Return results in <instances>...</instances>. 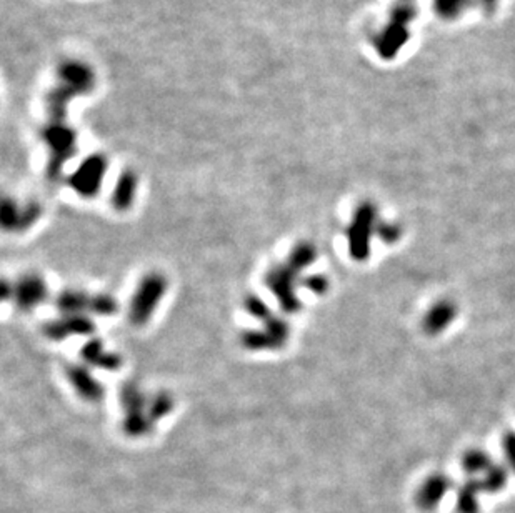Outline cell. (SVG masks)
<instances>
[{"label":"cell","mask_w":515,"mask_h":513,"mask_svg":"<svg viewBox=\"0 0 515 513\" xmlns=\"http://www.w3.org/2000/svg\"><path fill=\"white\" fill-rule=\"evenodd\" d=\"M417 17L416 0H397L390 9L389 22L374 37V47L383 60H392L407 44L409 25Z\"/></svg>","instance_id":"1"},{"label":"cell","mask_w":515,"mask_h":513,"mask_svg":"<svg viewBox=\"0 0 515 513\" xmlns=\"http://www.w3.org/2000/svg\"><path fill=\"white\" fill-rule=\"evenodd\" d=\"M377 228V208L370 202H362L355 208L350 225L347 227L348 252L354 260H367L370 254V237Z\"/></svg>","instance_id":"2"},{"label":"cell","mask_w":515,"mask_h":513,"mask_svg":"<svg viewBox=\"0 0 515 513\" xmlns=\"http://www.w3.org/2000/svg\"><path fill=\"white\" fill-rule=\"evenodd\" d=\"M167 290V280L160 274H149L139 283L129 305V318L134 325H144L152 317L158 302Z\"/></svg>","instance_id":"3"},{"label":"cell","mask_w":515,"mask_h":513,"mask_svg":"<svg viewBox=\"0 0 515 513\" xmlns=\"http://www.w3.org/2000/svg\"><path fill=\"white\" fill-rule=\"evenodd\" d=\"M42 137L50 150L47 167L49 177L56 180L62 172L64 163L71 160L75 154V132L69 126H65V122H49L42 130Z\"/></svg>","instance_id":"4"},{"label":"cell","mask_w":515,"mask_h":513,"mask_svg":"<svg viewBox=\"0 0 515 513\" xmlns=\"http://www.w3.org/2000/svg\"><path fill=\"white\" fill-rule=\"evenodd\" d=\"M107 172V160L104 155H91L80 163L79 169L75 170L69 178V185L79 193L80 197L91 198L99 193L102 187L104 175Z\"/></svg>","instance_id":"5"},{"label":"cell","mask_w":515,"mask_h":513,"mask_svg":"<svg viewBox=\"0 0 515 513\" xmlns=\"http://www.w3.org/2000/svg\"><path fill=\"white\" fill-rule=\"evenodd\" d=\"M297 272L289 265H277L270 268L265 275V283L277 297L285 312L294 313L299 310L300 302L296 295Z\"/></svg>","instance_id":"6"},{"label":"cell","mask_w":515,"mask_h":513,"mask_svg":"<svg viewBox=\"0 0 515 513\" xmlns=\"http://www.w3.org/2000/svg\"><path fill=\"white\" fill-rule=\"evenodd\" d=\"M47 295L45 282L38 275H25L12 285V297L21 309H32Z\"/></svg>","instance_id":"7"},{"label":"cell","mask_w":515,"mask_h":513,"mask_svg":"<svg viewBox=\"0 0 515 513\" xmlns=\"http://www.w3.org/2000/svg\"><path fill=\"white\" fill-rule=\"evenodd\" d=\"M457 312H459V309L452 300H439L433 303L429 312L425 313L424 320H422V329L429 335H437L455 320Z\"/></svg>","instance_id":"8"},{"label":"cell","mask_w":515,"mask_h":513,"mask_svg":"<svg viewBox=\"0 0 515 513\" xmlns=\"http://www.w3.org/2000/svg\"><path fill=\"white\" fill-rule=\"evenodd\" d=\"M452 487V481L442 473H433L422 484L416 495V503L422 510H432L433 507L440 503L445 493Z\"/></svg>","instance_id":"9"},{"label":"cell","mask_w":515,"mask_h":513,"mask_svg":"<svg viewBox=\"0 0 515 513\" xmlns=\"http://www.w3.org/2000/svg\"><path fill=\"white\" fill-rule=\"evenodd\" d=\"M94 325L84 315H65L64 318L56 322H49L45 325L44 332L47 333L50 338L53 340H64L65 337L71 335H85V333H91Z\"/></svg>","instance_id":"10"},{"label":"cell","mask_w":515,"mask_h":513,"mask_svg":"<svg viewBox=\"0 0 515 513\" xmlns=\"http://www.w3.org/2000/svg\"><path fill=\"white\" fill-rule=\"evenodd\" d=\"M67 375L72 387L75 388V392L82 396V398L91 400V402L102 398V385L97 382L94 377L91 375V372L82 367V365H71V367L67 368Z\"/></svg>","instance_id":"11"},{"label":"cell","mask_w":515,"mask_h":513,"mask_svg":"<svg viewBox=\"0 0 515 513\" xmlns=\"http://www.w3.org/2000/svg\"><path fill=\"white\" fill-rule=\"evenodd\" d=\"M137 192V175L130 170H125L119 175V180L115 184L114 193H112V204L119 212H125L132 207Z\"/></svg>","instance_id":"12"},{"label":"cell","mask_w":515,"mask_h":513,"mask_svg":"<svg viewBox=\"0 0 515 513\" xmlns=\"http://www.w3.org/2000/svg\"><path fill=\"white\" fill-rule=\"evenodd\" d=\"M82 359L85 363L92 367L107 368V370H115L120 367V357L112 352H106L104 345L99 340H91L82 348Z\"/></svg>","instance_id":"13"},{"label":"cell","mask_w":515,"mask_h":513,"mask_svg":"<svg viewBox=\"0 0 515 513\" xmlns=\"http://www.w3.org/2000/svg\"><path fill=\"white\" fill-rule=\"evenodd\" d=\"M482 492L480 480H467L457 492V513H479L477 493Z\"/></svg>","instance_id":"14"},{"label":"cell","mask_w":515,"mask_h":513,"mask_svg":"<svg viewBox=\"0 0 515 513\" xmlns=\"http://www.w3.org/2000/svg\"><path fill=\"white\" fill-rule=\"evenodd\" d=\"M88 305H91V297H87L82 291L69 290L60 294L57 298V307L65 315H79L85 309H88Z\"/></svg>","instance_id":"15"},{"label":"cell","mask_w":515,"mask_h":513,"mask_svg":"<svg viewBox=\"0 0 515 513\" xmlns=\"http://www.w3.org/2000/svg\"><path fill=\"white\" fill-rule=\"evenodd\" d=\"M242 344L250 350H270V348H278L282 347V342L278 340L276 335L269 332V330H250L245 332L242 337Z\"/></svg>","instance_id":"16"},{"label":"cell","mask_w":515,"mask_h":513,"mask_svg":"<svg viewBox=\"0 0 515 513\" xmlns=\"http://www.w3.org/2000/svg\"><path fill=\"white\" fill-rule=\"evenodd\" d=\"M315 259H317L315 247H313L312 243L302 242V243H297L296 247L292 248V252H290V255H289L287 265L290 268H294V270L299 274L300 270H304V268L312 265V263L315 262Z\"/></svg>","instance_id":"17"},{"label":"cell","mask_w":515,"mask_h":513,"mask_svg":"<svg viewBox=\"0 0 515 513\" xmlns=\"http://www.w3.org/2000/svg\"><path fill=\"white\" fill-rule=\"evenodd\" d=\"M492 465L494 464H492L490 457L482 450L472 449L462 455V468L468 475H474V473L479 472L486 473Z\"/></svg>","instance_id":"18"},{"label":"cell","mask_w":515,"mask_h":513,"mask_svg":"<svg viewBox=\"0 0 515 513\" xmlns=\"http://www.w3.org/2000/svg\"><path fill=\"white\" fill-rule=\"evenodd\" d=\"M507 478H509V472H507L505 466L492 465L490 468L486 472V475H483L482 480H480L482 492H486V493L501 492V490L505 487Z\"/></svg>","instance_id":"19"},{"label":"cell","mask_w":515,"mask_h":513,"mask_svg":"<svg viewBox=\"0 0 515 513\" xmlns=\"http://www.w3.org/2000/svg\"><path fill=\"white\" fill-rule=\"evenodd\" d=\"M468 0H433V10L445 21H454L466 9Z\"/></svg>","instance_id":"20"},{"label":"cell","mask_w":515,"mask_h":513,"mask_svg":"<svg viewBox=\"0 0 515 513\" xmlns=\"http://www.w3.org/2000/svg\"><path fill=\"white\" fill-rule=\"evenodd\" d=\"M19 222H21V210L12 200L5 198L2 205V224L7 230H19Z\"/></svg>","instance_id":"21"},{"label":"cell","mask_w":515,"mask_h":513,"mask_svg":"<svg viewBox=\"0 0 515 513\" xmlns=\"http://www.w3.org/2000/svg\"><path fill=\"white\" fill-rule=\"evenodd\" d=\"M88 310L97 315H114L117 310V303L108 295H95V297H91Z\"/></svg>","instance_id":"22"},{"label":"cell","mask_w":515,"mask_h":513,"mask_svg":"<svg viewBox=\"0 0 515 513\" xmlns=\"http://www.w3.org/2000/svg\"><path fill=\"white\" fill-rule=\"evenodd\" d=\"M170 410H172V398L167 394H160L150 402L149 417L150 420H158L167 415Z\"/></svg>","instance_id":"23"},{"label":"cell","mask_w":515,"mask_h":513,"mask_svg":"<svg viewBox=\"0 0 515 513\" xmlns=\"http://www.w3.org/2000/svg\"><path fill=\"white\" fill-rule=\"evenodd\" d=\"M245 309H247V312L252 315V317L259 318V320L267 322L270 317H272V313H270L267 303L262 300V298L254 297V295H249V297H247Z\"/></svg>","instance_id":"24"},{"label":"cell","mask_w":515,"mask_h":513,"mask_svg":"<svg viewBox=\"0 0 515 513\" xmlns=\"http://www.w3.org/2000/svg\"><path fill=\"white\" fill-rule=\"evenodd\" d=\"M375 233H377V235L381 237L385 243H394L400 239L402 230H400V227L396 224H377Z\"/></svg>","instance_id":"25"},{"label":"cell","mask_w":515,"mask_h":513,"mask_svg":"<svg viewBox=\"0 0 515 513\" xmlns=\"http://www.w3.org/2000/svg\"><path fill=\"white\" fill-rule=\"evenodd\" d=\"M42 208L38 207V204H30L27 205V208L21 210V222H19V230H24V228H29L30 225L36 222L38 217H40Z\"/></svg>","instance_id":"26"},{"label":"cell","mask_w":515,"mask_h":513,"mask_svg":"<svg viewBox=\"0 0 515 513\" xmlns=\"http://www.w3.org/2000/svg\"><path fill=\"white\" fill-rule=\"evenodd\" d=\"M502 449L505 453L507 464L510 465L512 472L515 473V431H507L502 438Z\"/></svg>","instance_id":"27"},{"label":"cell","mask_w":515,"mask_h":513,"mask_svg":"<svg viewBox=\"0 0 515 513\" xmlns=\"http://www.w3.org/2000/svg\"><path fill=\"white\" fill-rule=\"evenodd\" d=\"M304 283L309 290L313 291V294H324V291H327L328 289L327 278L322 277V275H312V277L304 280Z\"/></svg>","instance_id":"28"},{"label":"cell","mask_w":515,"mask_h":513,"mask_svg":"<svg viewBox=\"0 0 515 513\" xmlns=\"http://www.w3.org/2000/svg\"><path fill=\"white\" fill-rule=\"evenodd\" d=\"M497 2L499 0H480V5L487 14H494L495 9H497Z\"/></svg>","instance_id":"29"}]
</instances>
